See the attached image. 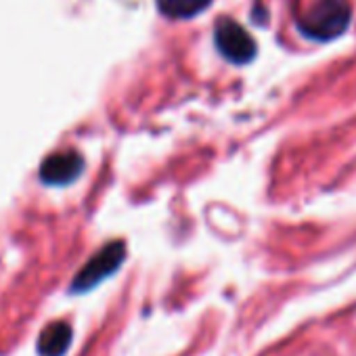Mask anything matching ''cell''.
I'll return each mask as SVG.
<instances>
[{
	"instance_id": "1",
	"label": "cell",
	"mask_w": 356,
	"mask_h": 356,
	"mask_svg": "<svg viewBox=\"0 0 356 356\" xmlns=\"http://www.w3.org/2000/svg\"><path fill=\"white\" fill-rule=\"evenodd\" d=\"M350 5L346 0H318L300 19V30L312 40H333L350 24Z\"/></svg>"
},
{
	"instance_id": "2",
	"label": "cell",
	"mask_w": 356,
	"mask_h": 356,
	"mask_svg": "<svg viewBox=\"0 0 356 356\" xmlns=\"http://www.w3.org/2000/svg\"><path fill=\"white\" fill-rule=\"evenodd\" d=\"M126 258V245L124 241H111L105 248H101L76 275L72 281V291H88L97 287L101 281L111 277Z\"/></svg>"
},
{
	"instance_id": "3",
	"label": "cell",
	"mask_w": 356,
	"mask_h": 356,
	"mask_svg": "<svg viewBox=\"0 0 356 356\" xmlns=\"http://www.w3.org/2000/svg\"><path fill=\"white\" fill-rule=\"evenodd\" d=\"M214 40H216L220 55L233 63H248L256 55L254 38L237 22H231V19L218 22L216 32H214Z\"/></svg>"
},
{
	"instance_id": "4",
	"label": "cell",
	"mask_w": 356,
	"mask_h": 356,
	"mask_svg": "<svg viewBox=\"0 0 356 356\" xmlns=\"http://www.w3.org/2000/svg\"><path fill=\"white\" fill-rule=\"evenodd\" d=\"M84 159L76 151H59L49 155L42 165H40V178L42 183L53 185V187H65L74 183L76 178L82 174Z\"/></svg>"
},
{
	"instance_id": "5",
	"label": "cell",
	"mask_w": 356,
	"mask_h": 356,
	"mask_svg": "<svg viewBox=\"0 0 356 356\" xmlns=\"http://www.w3.org/2000/svg\"><path fill=\"white\" fill-rule=\"evenodd\" d=\"M72 343V327L65 321L51 323L38 337L40 356H63Z\"/></svg>"
},
{
	"instance_id": "6",
	"label": "cell",
	"mask_w": 356,
	"mask_h": 356,
	"mask_svg": "<svg viewBox=\"0 0 356 356\" xmlns=\"http://www.w3.org/2000/svg\"><path fill=\"white\" fill-rule=\"evenodd\" d=\"M210 5L212 0H157L159 13L170 19H191Z\"/></svg>"
}]
</instances>
